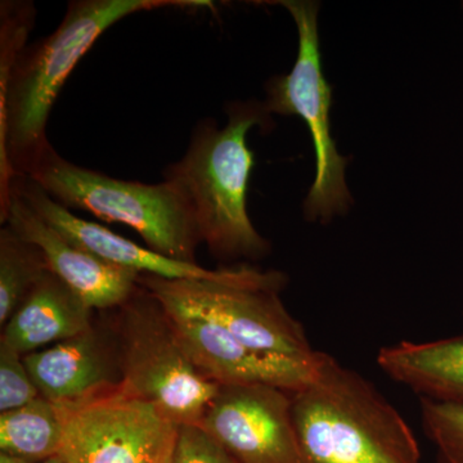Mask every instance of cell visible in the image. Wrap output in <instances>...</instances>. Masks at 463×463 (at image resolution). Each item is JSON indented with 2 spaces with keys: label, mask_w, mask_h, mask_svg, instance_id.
<instances>
[{
  "label": "cell",
  "mask_w": 463,
  "mask_h": 463,
  "mask_svg": "<svg viewBox=\"0 0 463 463\" xmlns=\"http://www.w3.org/2000/svg\"><path fill=\"white\" fill-rule=\"evenodd\" d=\"M213 8L203 0H72L53 33L27 45L36 20L32 2L0 3V215L11 185L51 145L52 109L72 70L103 33L138 12Z\"/></svg>",
  "instance_id": "obj_1"
},
{
  "label": "cell",
  "mask_w": 463,
  "mask_h": 463,
  "mask_svg": "<svg viewBox=\"0 0 463 463\" xmlns=\"http://www.w3.org/2000/svg\"><path fill=\"white\" fill-rule=\"evenodd\" d=\"M228 123L219 128L213 118L197 123L187 151L164 170L194 210L201 242L219 259L257 260L269 251L248 214L250 176L254 152L248 146L252 128L270 127V114L258 100L233 102Z\"/></svg>",
  "instance_id": "obj_2"
},
{
  "label": "cell",
  "mask_w": 463,
  "mask_h": 463,
  "mask_svg": "<svg viewBox=\"0 0 463 463\" xmlns=\"http://www.w3.org/2000/svg\"><path fill=\"white\" fill-rule=\"evenodd\" d=\"M289 398L304 463H421L402 414L331 355L319 353L312 379Z\"/></svg>",
  "instance_id": "obj_3"
},
{
  "label": "cell",
  "mask_w": 463,
  "mask_h": 463,
  "mask_svg": "<svg viewBox=\"0 0 463 463\" xmlns=\"http://www.w3.org/2000/svg\"><path fill=\"white\" fill-rule=\"evenodd\" d=\"M61 205L83 210L108 223L132 228L148 249L197 263L201 243L194 210L172 183L124 181L66 160L48 146L29 174Z\"/></svg>",
  "instance_id": "obj_4"
},
{
  "label": "cell",
  "mask_w": 463,
  "mask_h": 463,
  "mask_svg": "<svg viewBox=\"0 0 463 463\" xmlns=\"http://www.w3.org/2000/svg\"><path fill=\"white\" fill-rule=\"evenodd\" d=\"M286 283L285 273L249 265L223 268L215 279L138 277V285L160 306L218 323L252 349L315 362L319 352L310 345L303 325L289 315L279 297Z\"/></svg>",
  "instance_id": "obj_5"
},
{
  "label": "cell",
  "mask_w": 463,
  "mask_h": 463,
  "mask_svg": "<svg viewBox=\"0 0 463 463\" xmlns=\"http://www.w3.org/2000/svg\"><path fill=\"white\" fill-rule=\"evenodd\" d=\"M134 295L123 306L121 383L175 425H200L221 385L197 370L160 304L146 289Z\"/></svg>",
  "instance_id": "obj_6"
},
{
  "label": "cell",
  "mask_w": 463,
  "mask_h": 463,
  "mask_svg": "<svg viewBox=\"0 0 463 463\" xmlns=\"http://www.w3.org/2000/svg\"><path fill=\"white\" fill-rule=\"evenodd\" d=\"M297 24V62L288 75L274 76L267 84L264 106L269 114L300 116L310 134L316 152V179L304 201L307 221H330L349 210L352 196L347 190V160L337 152L331 136L332 90L322 72L315 2H279Z\"/></svg>",
  "instance_id": "obj_7"
},
{
  "label": "cell",
  "mask_w": 463,
  "mask_h": 463,
  "mask_svg": "<svg viewBox=\"0 0 463 463\" xmlns=\"http://www.w3.org/2000/svg\"><path fill=\"white\" fill-rule=\"evenodd\" d=\"M65 463H154L176 425L156 405L114 389L74 404H56Z\"/></svg>",
  "instance_id": "obj_8"
},
{
  "label": "cell",
  "mask_w": 463,
  "mask_h": 463,
  "mask_svg": "<svg viewBox=\"0 0 463 463\" xmlns=\"http://www.w3.org/2000/svg\"><path fill=\"white\" fill-rule=\"evenodd\" d=\"M200 426L236 463H304L286 390L221 386Z\"/></svg>",
  "instance_id": "obj_9"
},
{
  "label": "cell",
  "mask_w": 463,
  "mask_h": 463,
  "mask_svg": "<svg viewBox=\"0 0 463 463\" xmlns=\"http://www.w3.org/2000/svg\"><path fill=\"white\" fill-rule=\"evenodd\" d=\"M161 307L197 370L218 385H267L291 392L315 373L318 358L304 362L260 352L218 323L178 307Z\"/></svg>",
  "instance_id": "obj_10"
},
{
  "label": "cell",
  "mask_w": 463,
  "mask_h": 463,
  "mask_svg": "<svg viewBox=\"0 0 463 463\" xmlns=\"http://www.w3.org/2000/svg\"><path fill=\"white\" fill-rule=\"evenodd\" d=\"M0 221L41 250L48 270L91 309L123 307L136 294L138 273L108 263L76 246L45 222L14 188Z\"/></svg>",
  "instance_id": "obj_11"
},
{
  "label": "cell",
  "mask_w": 463,
  "mask_h": 463,
  "mask_svg": "<svg viewBox=\"0 0 463 463\" xmlns=\"http://www.w3.org/2000/svg\"><path fill=\"white\" fill-rule=\"evenodd\" d=\"M24 361L42 397L54 404L79 403L121 383L93 330L24 355Z\"/></svg>",
  "instance_id": "obj_12"
},
{
  "label": "cell",
  "mask_w": 463,
  "mask_h": 463,
  "mask_svg": "<svg viewBox=\"0 0 463 463\" xmlns=\"http://www.w3.org/2000/svg\"><path fill=\"white\" fill-rule=\"evenodd\" d=\"M91 307L48 270L5 323L2 341L21 355L91 330Z\"/></svg>",
  "instance_id": "obj_13"
},
{
  "label": "cell",
  "mask_w": 463,
  "mask_h": 463,
  "mask_svg": "<svg viewBox=\"0 0 463 463\" xmlns=\"http://www.w3.org/2000/svg\"><path fill=\"white\" fill-rule=\"evenodd\" d=\"M377 364L421 398L463 405V336L402 341L380 349Z\"/></svg>",
  "instance_id": "obj_14"
},
{
  "label": "cell",
  "mask_w": 463,
  "mask_h": 463,
  "mask_svg": "<svg viewBox=\"0 0 463 463\" xmlns=\"http://www.w3.org/2000/svg\"><path fill=\"white\" fill-rule=\"evenodd\" d=\"M62 422L57 405L38 397L33 402L0 414V452L33 463L60 456Z\"/></svg>",
  "instance_id": "obj_15"
},
{
  "label": "cell",
  "mask_w": 463,
  "mask_h": 463,
  "mask_svg": "<svg viewBox=\"0 0 463 463\" xmlns=\"http://www.w3.org/2000/svg\"><path fill=\"white\" fill-rule=\"evenodd\" d=\"M48 272L41 250L11 227L0 231V323L5 326Z\"/></svg>",
  "instance_id": "obj_16"
},
{
  "label": "cell",
  "mask_w": 463,
  "mask_h": 463,
  "mask_svg": "<svg viewBox=\"0 0 463 463\" xmlns=\"http://www.w3.org/2000/svg\"><path fill=\"white\" fill-rule=\"evenodd\" d=\"M423 430L437 448L439 462L463 463V405L421 398Z\"/></svg>",
  "instance_id": "obj_17"
},
{
  "label": "cell",
  "mask_w": 463,
  "mask_h": 463,
  "mask_svg": "<svg viewBox=\"0 0 463 463\" xmlns=\"http://www.w3.org/2000/svg\"><path fill=\"white\" fill-rule=\"evenodd\" d=\"M41 397L27 371L24 355L0 340V412L24 407Z\"/></svg>",
  "instance_id": "obj_18"
},
{
  "label": "cell",
  "mask_w": 463,
  "mask_h": 463,
  "mask_svg": "<svg viewBox=\"0 0 463 463\" xmlns=\"http://www.w3.org/2000/svg\"><path fill=\"white\" fill-rule=\"evenodd\" d=\"M173 463H236L223 447L200 425L176 426Z\"/></svg>",
  "instance_id": "obj_19"
},
{
  "label": "cell",
  "mask_w": 463,
  "mask_h": 463,
  "mask_svg": "<svg viewBox=\"0 0 463 463\" xmlns=\"http://www.w3.org/2000/svg\"><path fill=\"white\" fill-rule=\"evenodd\" d=\"M178 426V425H176ZM176 429L175 431L170 435L169 439L165 441L160 453H158L156 459L154 463H173L174 444H175Z\"/></svg>",
  "instance_id": "obj_20"
},
{
  "label": "cell",
  "mask_w": 463,
  "mask_h": 463,
  "mask_svg": "<svg viewBox=\"0 0 463 463\" xmlns=\"http://www.w3.org/2000/svg\"><path fill=\"white\" fill-rule=\"evenodd\" d=\"M0 463H33L29 459L21 458V457L7 455L0 452Z\"/></svg>",
  "instance_id": "obj_21"
},
{
  "label": "cell",
  "mask_w": 463,
  "mask_h": 463,
  "mask_svg": "<svg viewBox=\"0 0 463 463\" xmlns=\"http://www.w3.org/2000/svg\"><path fill=\"white\" fill-rule=\"evenodd\" d=\"M38 463H65L60 456L52 457V458L45 459V461L38 462Z\"/></svg>",
  "instance_id": "obj_22"
}]
</instances>
